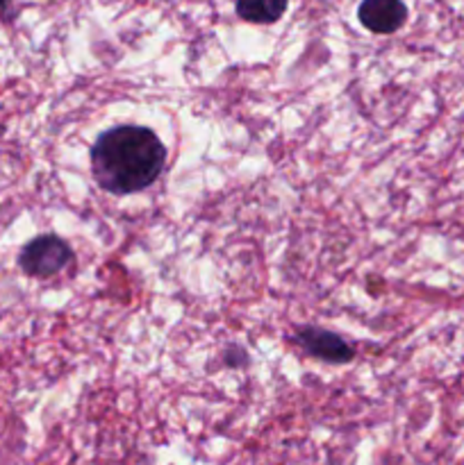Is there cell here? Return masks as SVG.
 <instances>
[{"label":"cell","mask_w":464,"mask_h":465,"mask_svg":"<svg viewBox=\"0 0 464 465\" xmlns=\"http://www.w3.org/2000/svg\"><path fill=\"white\" fill-rule=\"evenodd\" d=\"M166 159L153 130L121 125L98 136L91 150V168L98 186L116 195L136 193L159 177Z\"/></svg>","instance_id":"obj_1"},{"label":"cell","mask_w":464,"mask_h":465,"mask_svg":"<svg viewBox=\"0 0 464 465\" xmlns=\"http://www.w3.org/2000/svg\"><path fill=\"white\" fill-rule=\"evenodd\" d=\"M71 257V250L62 239H57V236H39V239L30 241L23 248L21 268L27 275L50 277L62 271V268H66Z\"/></svg>","instance_id":"obj_2"},{"label":"cell","mask_w":464,"mask_h":465,"mask_svg":"<svg viewBox=\"0 0 464 465\" xmlns=\"http://www.w3.org/2000/svg\"><path fill=\"white\" fill-rule=\"evenodd\" d=\"M359 23L378 35H391L408 18L403 0H364L359 5Z\"/></svg>","instance_id":"obj_3"},{"label":"cell","mask_w":464,"mask_h":465,"mask_svg":"<svg viewBox=\"0 0 464 465\" xmlns=\"http://www.w3.org/2000/svg\"><path fill=\"white\" fill-rule=\"evenodd\" d=\"M298 343L308 350L309 354L318 359H326V361H348L353 357V350L348 348L346 341H341L339 336L330 334V331L314 330V327H308V330L300 331Z\"/></svg>","instance_id":"obj_4"},{"label":"cell","mask_w":464,"mask_h":465,"mask_svg":"<svg viewBox=\"0 0 464 465\" xmlns=\"http://www.w3.org/2000/svg\"><path fill=\"white\" fill-rule=\"evenodd\" d=\"M287 0H237V14L248 23H276L285 14Z\"/></svg>","instance_id":"obj_5"}]
</instances>
